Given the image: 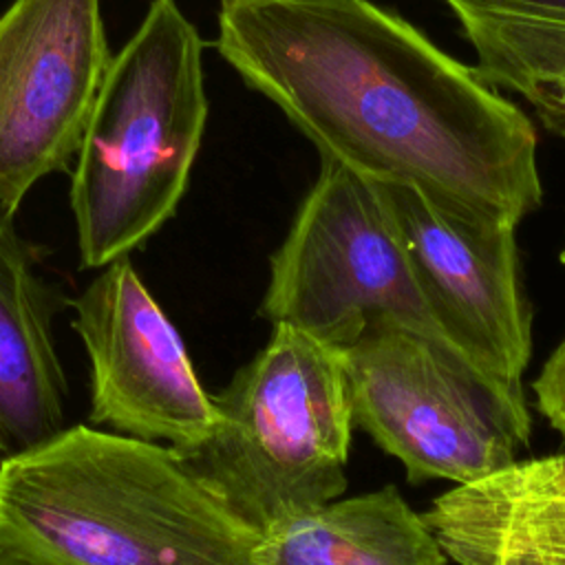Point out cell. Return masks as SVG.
Returning a JSON list of instances; mask_svg holds the SVG:
<instances>
[{"mask_svg":"<svg viewBox=\"0 0 565 565\" xmlns=\"http://www.w3.org/2000/svg\"><path fill=\"white\" fill-rule=\"evenodd\" d=\"M205 124L203 40L177 0H152L110 57L71 172L82 267L128 258L172 218Z\"/></svg>","mask_w":565,"mask_h":565,"instance_id":"3","label":"cell"},{"mask_svg":"<svg viewBox=\"0 0 565 565\" xmlns=\"http://www.w3.org/2000/svg\"><path fill=\"white\" fill-rule=\"evenodd\" d=\"M342 353L353 424L399 459L411 481L470 486L508 470L530 446L523 393L450 344L375 324Z\"/></svg>","mask_w":565,"mask_h":565,"instance_id":"5","label":"cell"},{"mask_svg":"<svg viewBox=\"0 0 565 565\" xmlns=\"http://www.w3.org/2000/svg\"><path fill=\"white\" fill-rule=\"evenodd\" d=\"M57 296L13 214L0 212V459L64 430L66 377L53 342Z\"/></svg>","mask_w":565,"mask_h":565,"instance_id":"10","label":"cell"},{"mask_svg":"<svg viewBox=\"0 0 565 565\" xmlns=\"http://www.w3.org/2000/svg\"><path fill=\"white\" fill-rule=\"evenodd\" d=\"M0 461H2V459H0Z\"/></svg>","mask_w":565,"mask_h":565,"instance_id":"18","label":"cell"},{"mask_svg":"<svg viewBox=\"0 0 565 565\" xmlns=\"http://www.w3.org/2000/svg\"><path fill=\"white\" fill-rule=\"evenodd\" d=\"M214 46L324 161L466 218L516 227L541 205L525 113L371 0H221Z\"/></svg>","mask_w":565,"mask_h":565,"instance_id":"1","label":"cell"},{"mask_svg":"<svg viewBox=\"0 0 565 565\" xmlns=\"http://www.w3.org/2000/svg\"><path fill=\"white\" fill-rule=\"evenodd\" d=\"M444 552L459 565H565L556 558L508 545H457Z\"/></svg>","mask_w":565,"mask_h":565,"instance_id":"15","label":"cell"},{"mask_svg":"<svg viewBox=\"0 0 565 565\" xmlns=\"http://www.w3.org/2000/svg\"><path fill=\"white\" fill-rule=\"evenodd\" d=\"M258 313L338 351L375 324L455 347L419 289L377 183L324 159L271 254Z\"/></svg>","mask_w":565,"mask_h":565,"instance_id":"6","label":"cell"},{"mask_svg":"<svg viewBox=\"0 0 565 565\" xmlns=\"http://www.w3.org/2000/svg\"><path fill=\"white\" fill-rule=\"evenodd\" d=\"M212 399L210 437L181 455L254 530L265 534L344 492L355 424L342 351L276 324Z\"/></svg>","mask_w":565,"mask_h":565,"instance_id":"4","label":"cell"},{"mask_svg":"<svg viewBox=\"0 0 565 565\" xmlns=\"http://www.w3.org/2000/svg\"><path fill=\"white\" fill-rule=\"evenodd\" d=\"M479 75L521 95L565 139V0H446Z\"/></svg>","mask_w":565,"mask_h":565,"instance_id":"13","label":"cell"},{"mask_svg":"<svg viewBox=\"0 0 565 565\" xmlns=\"http://www.w3.org/2000/svg\"><path fill=\"white\" fill-rule=\"evenodd\" d=\"M419 289L448 340L510 391L532 355L516 227L459 216L411 185L377 183Z\"/></svg>","mask_w":565,"mask_h":565,"instance_id":"9","label":"cell"},{"mask_svg":"<svg viewBox=\"0 0 565 565\" xmlns=\"http://www.w3.org/2000/svg\"><path fill=\"white\" fill-rule=\"evenodd\" d=\"M433 527L395 486L333 499L263 534L258 565H446Z\"/></svg>","mask_w":565,"mask_h":565,"instance_id":"11","label":"cell"},{"mask_svg":"<svg viewBox=\"0 0 565 565\" xmlns=\"http://www.w3.org/2000/svg\"><path fill=\"white\" fill-rule=\"evenodd\" d=\"M260 541L172 446L77 424L0 461V545L31 565H258Z\"/></svg>","mask_w":565,"mask_h":565,"instance_id":"2","label":"cell"},{"mask_svg":"<svg viewBox=\"0 0 565 565\" xmlns=\"http://www.w3.org/2000/svg\"><path fill=\"white\" fill-rule=\"evenodd\" d=\"M73 311L90 362V422L168 441L179 452L196 450L216 424L214 399L130 258L102 267Z\"/></svg>","mask_w":565,"mask_h":565,"instance_id":"8","label":"cell"},{"mask_svg":"<svg viewBox=\"0 0 565 565\" xmlns=\"http://www.w3.org/2000/svg\"><path fill=\"white\" fill-rule=\"evenodd\" d=\"M0 565H31V563L24 561V558H20L18 554H13V552H9V550H4V547L0 545Z\"/></svg>","mask_w":565,"mask_h":565,"instance_id":"16","label":"cell"},{"mask_svg":"<svg viewBox=\"0 0 565 565\" xmlns=\"http://www.w3.org/2000/svg\"><path fill=\"white\" fill-rule=\"evenodd\" d=\"M539 411L565 437V338L534 380Z\"/></svg>","mask_w":565,"mask_h":565,"instance_id":"14","label":"cell"},{"mask_svg":"<svg viewBox=\"0 0 565 565\" xmlns=\"http://www.w3.org/2000/svg\"><path fill=\"white\" fill-rule=\"evenodd\" d=\"M102 0H13L0 13V212L77 157L110 64Z\"/></svg>","mask_w":565,"mask_h":565,"instance_id":"7","label":"cell"},{"mask_svg":"<svg viewBox=\"0 0 565 565\" xmlns=\"http://www.w3.org/2000/svg\"><path fill=\"white\" fill-rule=\"evenodd\" d=\"M561 263H563V265H565V249H563V252H561Z\"/></svg>","mask_w":565,"mask_h":565,"instance_id":"17","label":"cell"},{"mask_svg":"<svg viewBox=\"0 0 565 565\" xmlns=\"http://www.w3.org/2000/svg\"><path fill=\"white\" fill-rule=\"evenodd\" d=\"M441 550L508 545L565 563V450L455 486L424 514Z\"/></svg>","mask_w":565,"mask_h":565,"instance_id":"12","label":"cell"}]
</instances>
